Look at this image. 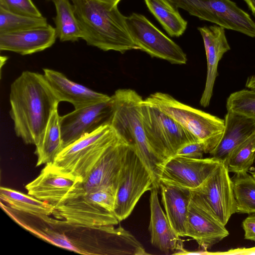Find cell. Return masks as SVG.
Returning <instances> with one entry per match:
<instances>
[{"label": "cell", "mask_w": 255, "mask_h": 255, "mask_svg": "<svg viewBox=\"0 0 255 255\" xmlns=\"http://www.w3.org/2000/svg\"><path fill=\"white\" fill-rule=\"evenodd\" d=\"M9 102L16 135L25 143L35 145L60 103L44 75L22 72L11 84Z\"/></svg>", "instance_id": "obj_1"}, {"label": "cell", "mask_w": 255, "mask_h": 255, "mask_svg": "<svg viewBox=\"0 0 255 255\" xmlns=\"http://www.w3.org/2000/svg\"><path fill=\"white\" fill-rule=\"evenodd\" d=\"M76 16L88 45L105 51L124 53L139 50L128 29L118 5L99 0H72Z\"/></svg>", "instance_id": "obj_2"}, {"label": "cell", "mask_w": 255, "mask_h": 255, "mask_svg": "<svg viewBox=\"0 0 255 255\" xmlns=\"http://www.w3.org/2000/svg\"><path fill=\"white\" fill-rule=\"evenodd\" d=\"M51 224L63 233L75 248L86 255H146L142 244L129 232L114 225L84 226L52 219Z\"/></svg>", "instance_id": "obj_3"}, {"label": "cell", "mask_w": 255, "mask_h": 255, "mask_svg": "<svg viewBox=\"0 0 255 255\" xmlns=\"http://www.w3.org/2000/svg\"><path fill=\"white\" fill-rule=\"evenodd\" d=\"M111 98L113 111L110 126L121 138L135 148L159 186L157 174L161 162L145 133L140 111L142 97L133 90L122 89L116 91Z\"/></svg>", "instance_id": "obj_4"}, {"label": "cell", "mask_w": 255, "mask_h": 255, "mask_svg": "<svg viewBox=\"0 0 255 255\" xmlns=\"http://www.w3.org/2000/svg\"><path fill=\"white\" fill-rule=\"evenodd\" d=\"M144 101L170 116L202 142L205 153L210 154L219 144L224 119L184 104L166 93L151 94Z\"/></svg>", "instance_id": "obj_5"}, {"label": "cell", "mask_w": 255, "mask_h": 255, "mask_svg": "<svg viewBox=\"0 0 255 255\" xmlns=\"http://www.w3.org/2000/svg\"><path fill=\"white\" fill-rule=\"evenodd\" d=\"M116 198L115 190L104 189L63 198L54 205L52 215L70 224L115 226L120 222L114 212Z\"/></svg>", "instance_id": "obj_6"}, {"label": "cell", "mask_w": 255, "mask_h": 255, "mask_svg": "<svg viewBox=\"0 0 255 255\" xmlns=\"http://www.w3.org/2000/svg\"><path fill=\"white\" fill-rule=\"evenodd\" d=\"M119 136L110 124L103 125L63 148L52 165L83 179Z\"/></svg>", "instance_id": "obj_7"}, {"label": "cell", "mask_w": 255, "mask_h": 255, "mask_svg": "<svg viewBox=\"0 0 255 255\" xmlns=\"http://www.w3.org/2000/svg\"><path fill=\"white\" fill-rule=\"evenodd\" d=\"M140 111L146 138L161 163L185 144L198 140L170 116L143 99Z\"/></svg>", "instance_id": "obj_8"}, {"label": "cell", "mask_w": 255, "mask_h": 255, "mask_svg": "<svg viewBox=\"0 0 255 255\" xmlns=\"http://www.w3.org/2000/svg\"><path fill=\"white\" fill-rule=\"evenodd\" d=\"M152 187L159 186L130 145L116 193L114 212L119 222L130 215L142 195Z\"/></svg>", "instance_id": "obj_9"}, {"label": "cell", "mask_w": 255, "mask_h": 255, "mask_svg": "<svg viewBox=\"0 0 255 255\" xmlns=\"http://www.w3.org/2000/svg\"><path fill=\"white\" fill-rule=\"evenodd\" d=\"M178 8L202 20L255 38V22L231 0H172Z\"/></svg>", "instance_id": "obj_10"}, {"label": "cell", "mask_w": 255, "mask_h": 255, "mask_svg": "<svg viewBox=\"0 0 255 255\" xmlns=\"http://www.w3.org/2000/svg\"><path fill=\"white\" fill-rule=\"evenodd\" d=\"M129 147L130 145L119 136L82 181L76 183L63 198L104 189H112L117 192Z\"/></svg>", "instance_id": "obj_11"}, {"label": "cell", "mask_w": 255, "mask_h": 255, "mask_svg": "<svg viewBox=\"0 0 255 255\" xmlns=\"http://www.w3.org/2000/svg\"><path fill=\"white\" fill-rule=\"evenodd\" d=\"M191 192L200 204L224 226L237 213L232 181L224 161L199 187Z\"/></svg>", "instance_id": "obj_12"}, {"label": "cell", "mask_w": 255, "mask_h": 255, "mask_svg": "<svg viewBox=\"0 0 255 255\" xmlns=\"http://www.w3.org/2000/svg\"><path fill=\"white\" fill-rule=\"evenodd\" d=\"M126 22L130 35L139 50L152 57L162 59L172 64L186 63V55L181 47L145 16L133 12L126 16Z\"/></svg>", "instance_id": "obj_13"}, {"label": "cell", "mask_w": 255, "mask_h": 255, "mask_svg": "<svg viewBox=\"0 0 255 255\" xmlns=\"http://www.w3.org/2000/svg\"><path fill=\"white\" fill-rule=\"evenodd\" d=\"M222 161L212 156L196 159L174 155L160 164L157 179L159 184L194 191Z\"/></svg>", "instance_id": "obj_14"}, {"label": "cell", "mask_w": 255, "mask_h": 255, "mask_svg": "<svg viewBox=\"0 0 255 255\" xmlns=\"http://www.w3.org/2000/svg\"><path fill=\"white\" fill-rule=\"evenodd\" d=\"M112 98L80 109L60 118L64 148L101 126L110 124L112 114Z\"/></svg>", "instance_id": "obj_15"}, {"label": "cell", "mask_w": 255, "mask_h": 255, "mask_svg": "<svg viewBox=\"0 0 255 255\" xmlns=\"http://www.w3.org/2000/svg\"><path fill=\"white\" fill-rule=\"evenodd\" d=\"M229 234L225 226L207 211L191 192L187 221L186 237L195 240L202 250L207 251Z\"/></svg>", "instance_id": "obj_16"}, {"label": "cell", "mask_w": 255, "mask_h": 255, "mask_svg": "<svg viewBox=\"0 0 255 255\" xmlns=\"http://www.w3.org/2000/svg\"><path fill=\"white\" fill-rule=\"evenodd\" d=\"M80 181L81 178L62 172L51 163L46 164L39 175L25 187L28 195L55 205Z\"/></svg>", "instance_id": "obj_17"}, {"label": "cell", "mask_w": 255, "mask_h": 255, "mask_svg": "<svg viewBox=\"0 0 255 255\" xmlns=\"http://www.w3.org/2000/svg\"><path fill=\"white\" fill-rule=\"evenodd\" d=\"M203 38L207 58V71L205 86L200 101L203 107H208L213 95L218 75V63L224 54L231 49L225 29L217 25L198 27Z\"/></svg>", "instance_id": "obj_18"}, {"label": "cell", "mask_w": 255, "mask_h": 255, "mask_svg": "<svg viewBox=\"0 0 255 255\" xmlns=\"http://www.w3.org/2000/svg\"><path fill=\"white\" fill-rule=\"evenodd\" d=\"M56 29L51 25L0 33V50L26 55L40 52L55 42Z\"/></svg>", "instance_id": "obj_19"}, {"label": "cell", "mask_w": 255, "mask_h": 255, "mask_svg": "<svg viewBox=\"0 0 255 255\" xmlns=\"http://www.w3.org/2000/svg\"><path fill=\"white\" fill-rule=\"evenodd\" d=\"M43 75L57 99L71 103L75 109L108 101L111 97L69 80L60 72L43 69Z\"/></svg>", "instance_id": "obj_20"}, {"label": "cell", "mask_w": 255, "mask_h": 255, "mask_svg": "<svg viewBox=\"0 0 255 255\" xmlns=\"http://www.w3.org/2000/svg\"><path fill=\"white\" fill-rule=\"evenodd\" d=\"M157 189L152 187L150 190V218L148 229L150 242L154 247L168 254L170 252H175L181 240L161 207Z\"/></svg>", "instance_id": "obj_21"}, {"label": "cell", "mask_w": 255, "mask_h": 255, "mask_svg": "<svg viewBox=\"0 0 255 255\" xmlns=\"http://www.w3.org/2000/svg\"><path fill=\"white\" fill-rule=\"evenodd\" d=\"M224 121L225 128L222 137L210 154L212 157L226 162L233 150L255 130V120L227 112Z\"/></svg>", "instance_id": "obj_22"}, {"label": "cell", "mask_w": 255, "mask_h": 255, "mask_svg": "<svg viewBox=\"0 0 255 255\" xmlns=\"http://www.w3.org/2000/svg\"><path fill=\"white\" fill-rule=\"evenodd\" d=\"M165 214L176 234L186 237V226L191 191L159 184Z\"/></svg>", "instance_id": "obj_23"}, {"label": "cell", "mask_w": 255, "mask_h": 255, "mask_svg": "<svg viewBox=\"0 0 255 255\" xmlns=\"http://www.w3.org/2000/svg\"><path fill=\"white\" fill-rule=\"evenodd\" d=\"M58 108L55 109L49 119L43 134L35 145L36 166L53 163L63 149Z\"/></svg>", "instance_id": "obj_24"}, {"label": "cell", "mask_w": 255, "mask_h": 255, "mask_svg": "<svg viewBox=\"0 0 255 255\" xmlns=\"http://www.w3.org/2000/svg\"><path fill=\"white\" fill-rule=\"evenodd\" d=\"M0 198L13 210L41 220L52 215L54 210V206L50 203L7 187H0Z\"/></svg>", "instance_id": "obj_25"}, {"label": "cell", "mask_w": 255, "mask_h": 255, "mask_svg": "<svg viewBox=\"0 0 255 255\" xmlns=\"http://www.w3.org/2000/svg\"><path fill=\"white\" fill-rule=\"evenodd\" d=\"M150 12L171 37H179L185 31L187 21L180 15L172 0H144Z\"/></svg>", "instance_id": "obj_26"}, {"label": "cell", "mask_w": 255, "mask_h": 255, "mask_svg": "<svg viewBox=\"0 0 255 255\" xmlns=\"http://www.w3.org/2000/svg\"><path fill=\"white\" fill-rule=\"evenodd\" d=\"M53 1L56 12L54 21L57 37L62 42H74L82 39V30L73 5L69 0H53Z\"/></svg>", "instance_id": "obj_27"}, {"label": "cell", "mask_w": 255, "mask_h": 255, "mask_svg": "<svg viewBox=\"0 0 255 255\" xmlns=\"http://www.w3.org/2000/svg\"><path fill=\"white\" fill-rule=\"evenodd\" d=\"M231 179L237 213L255 214V178L246 172L235 173Z\"/></svg>", "instance_id": "obj_28"}, {"label": "cell", "mask_w": 255, "mask_h": 255, "mask_svg": "<svg viewBox=\"0 0 255 255\" xmlns=\"http://www.w3.org/2000/svg\"><path fill=\"white\" fill-rule=\"evenodd\" d=\"M255 159V130L235 148L225 162L229 172H248Z\"/></svg>", "instance_id": "obj_29"}, {"label": "cell", "mask_w": 255, "mask_h": 255, "mask_svg": "<svg viewBox=\"0 0 255 255\" xmlns=\"http://www.w3.org/2000/svg\"><path fill=\"white\" fill-rule=\"evenodd\" d=\"M47 19L11 12L0 7V33L24 30L46 26Z\"/></svg>", "instance_id": "obj_30"}, {"label": "cell", "mask_w": 255, "mask_h": 255, "mask_svg": "<svg viewBox=\"0 0 255 255\" xmlns=\"http://www.w3.org/2000/svg\"><path fill=\"white\" fill-rule=\"evenodd\" d=\"M227 112L255 120V89H243L232 93L226 103Z\"/></svg>", "instance_id": "obj_31"}, {"label": "cell", "mask_w": 255, "mask_h": 255, "mask_svg": "<svg viewBox=\"0 0 255 255\" xmlns=\"http://www.w3.org/2000/svg\"><path fill=\"white\" fill-rule=\"evenodd\" d=\"M0 7L11 12L23 15L43 16L32 0H0Z\"/></svg>", "instance_id": "obj_32"}, {"label": "cell", "mask_w": 255, "mask_h": 255, "mask_svg": "<svg viewBox=\"0 0 255 255\" xmlns=\"http://www.w3.org/2000/svg\"><path fill=\"white\" fill-rule=\"evenodd\" d=\"M36 235L59 247L66 249L74 252L75 248L70 243L67 237L62 232L52 228H45L36 231Z\"/></svg>", "instance_id": "obj_33"}, {"label": "cell", "mask_w": 255, "mask_h": 255, "mask_svg": "<svg viewBox=\"0 0 255 255\" xmlns=\"http://www.w3.org/2000/svg\"><path fill=\"white\" fill-rule=\"evenodd\" d=\"M205 148L203 143L199 140H196L184 145L177 150L174 155L199 159L203 158Z\"/></svg>", "instance_id": "obj_34"}, {"label": "cell", "mask_w": 255, "mask_h": 255, "mask_svg": "<svg viewBox=\"0 0 255 255\" xmlns=\"http://www.w3.org/2000/svg\"><path fill=\"white\" fill-rule=\"evenodd\" d=\"M245 239L255 242V214L249 215L242 223Z\"/></svg>", "instance_id": "obj_35"}, {"label": "cell", "mask_w": 255, "mask_h": 255, "mask_svg": "<svg viewBox=\"0 0 255 255\" xmlns=\"http://www.w3.org/2000/svg\"><path fill=\"white\" fill-rule=\"evenodd\" d=\"M212 255H255V247L232 249L224 252L212 253Z\"/></svg>", "instance_id": "obj_36"}, {"label": "cell", "mask_w": 255, "mask_h": 255, "mask_svg": "<svg viewBox=\"0 0 255 255\" xmlns=\"http://www.w3.org/2000/svg\"><path fill=\"white\" fill-rule=\"evenodd\" d=\"M246 87L248 89H255V73L247 78Z\"/></svg>", "instance_id": "obj_37"}, {"label": "cell", "mask_w": 255, "mask_h": 255, "mask_svg": "<svg viewBox=\"0 0 255 255\" xmlns=\"http://www.w3.org/2000/svg\"><path fill=\"white\" fill-rule=\"evenodd\" d=\"M253 14H255V0H244Z\"/></svg>", "instance_id": "obj_38"}, {"label": "cell", "mask_w": 255, "mask_h": 255, "mask_svg": "<svg viewBox=\"0 0 255 255\" xmlns=\"http://www.w3.org/2000/svg\"><path fill=\"white\" fill-rule=\"evenodd\" d=\"M112 4L118 5L121 0H99Z\"/></svg>", "instance_id": "obj_39"}, {"label": "cell", "mask_w": 255, "mask_h": 255, "mask_svg": "<svg viewBox=\"0 0 255 255\" xmlns=\"http://www.w3.org/2000/svg\"><path fill=\"white\" fill-rule=\"evenodd\" d=\"M251 173L255 178V168L254 170L251 171Z\"/></svg>", "instance_id": "obj_40"}, {"label": "cell", "mask_w": 255, "mask_h": 255, "mask_svg": "<svg viewBox=\"0 0 255 255\" xmlns=\"http://www.w3.org/2000/svg\"></svg>", "instance_id": "obj_41"}]
</instances>
